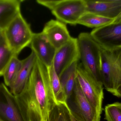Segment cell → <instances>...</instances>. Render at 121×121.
Listing matches in <instances>:
<instances>
[{
    "label": "cell",
    "mask_w": 121,
    "mask_h": 121,
    "mask_svg": "<svg viewBox=\"0 0 121 121\" xmlns=\"http://www.w3.org/2000/svg\"><path fill=\"white\" fill-rule=\"evenodd\" d=\"M26 121H47L56 102L47 67L37 58L27 84L16 96Z\"/></svg>",
    "instance_id": "obj_1"
},
{
    "label": "cell",
    "mask_w": 121,
    "mask_h": 121,
    "mask_svg": "<svg viewBox=\"0 0 121 121\" xmlns=\"http://www.w3.org/2000/svg\"><path fill=\"white\" fill-rule=\"evenodd\" d=\"M100 74L106 90L121 98V47L112 48L101 47Z\"/></svg>",
    "instance_id": "obj_2"
},
{
    "label": "cell",
    "mask_w": 121,
    "mask_h": 121,
    "mask_svg": "<svg viewBox=\"0 0 121 121\" xmlns=\"http://www.w3.org/2000/svg\"><path fill=\"white\" fill-rule=\"evenodd\" d=\"M77 39L79 60L83 68L97 81L102 84L100 74L101 47L89 33H81Z\"/></svg>",
    "instance_id": "obj_3"
},
{
    "label": "cell",
    "mask_w": 121,
    "mask_h": 121,
    "mask_svg": "<svg viewBox=\"0 0 121 121\" xmlns=\"http://www.w3.org/2000/svg\"><path fill=\"white\" fill-rule=\"evenodd\" d=\"M3 32L8 46L16 56L24 48L29 46L34 34L21 13L13 19Z\"/></svg>",
    "instance_id": "obj_4"
},
{
    "label": "cell",
    "mask_w": 121,
    "mask_h": 121,
    "mask_svg": "<svg viewBox=\"0 0 121 121\" xmlns=\"http://www.w3.org/2000/svg\"><path fill=\"white\" fill-rule=\"evenodd\" d=\"M76 79L84 95L101 116L104 98L103 85L87 72L81 63H79L77 68Z\"/></svg>",
    "instance_id": "obj_5"
},
{
    "label": "cell",
    "mask_w": 121,
    "mask_h": 121,
    "mask_svg": "<svg viewBox=\"0 0 121 121\" xmlns=\"http://www.w3.org/2000/svg\"><path fill=\"white\" fill-rule=\"evenodd\" d=\"M56 20L65 24L75 25L86 12L85 0H56L50 10Z\"/></svg>",
    "instance_id": "obj_6"
},
{
    "label": "cell",
    "mask_w": 121,
    "mask_h": 121,
    "mask_svg": "<svg viewBox=\"0 0 121 121\" xmlns=\"http://www.w3.org/2000/svg\"><path fill=\"white\" fill-rule=\"evenodd\" d=\"M0 120L26 121L17 97L3 83L0 84Z\"/></svg>",
    "instance_id": "obj_7"
},
{
    "label": "cell",
    "mask_w": 121,
    "mask_h": 121,
    "mask_svg": "<svg viewBox=\"0 0 121 121\" xmlns=\"http://www.w3.org/2000/svg\"><path fill=\"white\" fill-rule=\"evenodd\" d=\"M79 60V53L77 38L72 37L65 45L57 49L53 65L59 76L73 63Z\"/></svg>",
    "instance_id": "obj_8"
},
{
    "label": "cell",
    "mask_w": 121,
    "mask_h": 121,
    "mask_svg": "<svg viewBox=\"0 0 121 121\" xmlns=\"http://www.w3.org/2000/svg\"><path fill=\"white\" fill-rule=\"evenodd\" d=\"M72 95L73 96L74 109H70L79 121H100L101 117L98 114L84 95L77 79Z\"/></svg>",
    "instance_id": "obj_9"
},
{
    "label": "cell",
    "mask_w": 121,
    "mask_h": 121,
    "mask_svg": "<svg viewBox=\"0 0 121 121\" xmlns=\"http://www.w3.org/2000/svg\"><path fill=\"white\" fill-rule=\"evenodd\" d=\"M90 34L102 47L112 48L121 47V23H113L94 28Z\"/></svg>",
    "instance_id": "obj_10"
},
{
    "label": "cell",
    "mask_w": 121,
    "mask_h": 121,
    "mask_svg": "<svg viewBox=\"0 0 121 121\" xmlns=\"http://www.w3.org/2000/svg\"><path fill=\"white\" fill-rule=\"evenodd\" d=\"M29 47L37 58L47 67L52 64L56 49L42 32L34 33Z\"/></svg>",
    "instance_id": "obj_11"
},
{
    "label": "cell",
    "mask_w": 121,
    "mask_h": 121,
    "mask_svg": "<svg viewBox=\"0 0 121 121\" xmlns=\"http://www.w3.org/2000/svg\"><path fill=\"white\" fill-rule=\"evenodd\" d=\"M42 32L56 49L65 45L72 38L66 24L57 20L52 19L47 22Z\"/></svg>",
    "instance_id": "obj_12"
},
{
    "label": "cell",
    "mask_w": 121,
    "mask_h": 121,
    "mask_svg": "<svg viewBox=\"0 0 121 121\" xmlns=\"http://www.w3.org/2000/svg\"><path fill=\"white\" fill-rule=\"evenodd\" d=\"M86 12L115 19L121 15V0H85Z\"/></svg>",
    "instance_id": "obj_13"
},
{
    "label": "cell",
    "mask_w": 121,
    "mask_h": 121,
    "mask_svg": "<svg viewBox=\"0 0 121 121\" xmlns=\"http://www.w3.org/2000/svg\"><path fill=\"white\" fill-rule=\"evenodd\" d=\"M37 57L33 52L22 60V66L14 81L10 85V91L15 96L20 95L24 90L34 65Z\"/></svg>",
    "instance_id": "obj_14"
},
{
    "label": "cell",
    "mask_w": 121,
    "mask_h": 121,
    "mask_svg": "<svg viewBox=\"0 0 121 121\" xmlns=\"http://www.w3.org/2000/svg\"><path fill=\"white\" fill-rule=\"evenodd\" d=\"M21 1L0 0V30H3L21 12Z\"/></svg>",
    "instance_id": "obj_15"
},
{
    "label": "cell",
    "mask_w": 121,
    "mask_h": 121,
    "mask_svg": "<svg viewBox=\"0 0 121 121\" xmlns=\"http://www.w3.org/2000/svg\"><path fill=\"white\" fill-rule=\"evenodd\" d=\"M79 62L78 60L73 63L59 76L61 87L67 101L70 98L73 91Z\"/></svg>",
    "instance_id": "obj_16"
},
{
    "label": "cell",
    "mask_w": 121,
    "mask_h": 121,
    "mask_svg": "<svg viewBox=\"0 0 121 121\" xmlns=\"http://www.w3.org/2000/svg\"><path fill=\"white\" fill-rule=\"evenodd\" d=\"M51 88L56 104L67 103V101L63 93L59 75L56 72L53 64L47 67Z\"/></svg>",
    "instance_id": "obj_17"
},
{
    "label": "cell",
    "mask_w": 121,
    "mask_h": 121,
    "mask_svg": "<svg viewBox=\"0 0 121 121\" xmlns=\"http://www.w3.org/2000/svg\"><path fill=\"white\" fill-rule=\"evenodd\" d=\"M114 20L97 14L86 12L80 18L78 24L88 27L97 28L111 24Z\"/></svg>",
    "instance_id": "obj_18"
},
{
    "label": "cell",
    "mask_w": 121,
    "mask_h": 121,
    "mask_svg": "<svg viewBox=\"0 0 121 121\" xmlns=\"http://www.w3.org/2000/svg\"><path fill=\"white\" fill-rule=\"evenodd\" d=\"M22 60H20L17 56L14 55L6 66L3 76L5 84L10 86L18 74L22 66Z\"/></svg>",
    "instance_id": "obj_19"
},
{
    "label": "cell",
    "mask_w": 121,
    "mask_h": 121,
    "mask_svg": "<svg viewBox=\"0 0 121 121\" xmlns=\"http://www.w3.org/2000/svg\"><path fill=\"white\" fill-rule=\"evenodd\" d=\"M69 110L67 103L56 104L50 111L47 121H70Z\"/></svg>",
    "instance_id": "obj_20"
},
{
    "label": "cell",
    "mask_w": 121,
    "mask_h": 121,
    "mask_svg": "<svg viewBox=\"0 0 121 121\" xmlns=\"http://www.w3.org/2000/svg\"><path fill=\"white\" fill-rule=\"evenodd\" d=\"M14 55L6 43L2 33L0 36V76L3 75L6 66Z\"/></svg>",
    "instance_id": "obj_21"
},
{
    "label": "cell",
    "mask_w": 121,
    "mask_h": 121,
    "mask_svg": "<svg viewBox=\"0 0 121 121\" xmlns=\"http://www.w3.org/2000/svg\"><path fill=\"white\" fill-rule=\"evenodd\" d=\"M105 120L107 121H121V102H115L106 106Z\"/></svg>",
    "instance_id": "obj_22"
},
{
    "label": "cell",
    "mask_w": 121,
    "mask_h": 121,
    "mask_svg": "<svg viewBox=\"0 0 121 121\" xmlns=\"http://www.w3.org/2000/svg\"><path fill=\"white\" fill-rule=\"evenodd\" d=\"M69 114L70 121H79L74 116L70 108L69 110Z\"/></svg>",
    "instance_id": "obj_23"
},
{
    "label": "cell",
    "mask_w": 121,
    "mask_h": 121,
    "mask_svg": "<svg viewBox=\"0 0 121 121\" xmlns=\"http://www.w3.org/2000/svg\"><path fill=\"white\" fill-rule=\"evenodd\" d=\"M113 23H121V15L118 17L117 18L114 20Z\"/></svg>",
    "instance_id": "obj_24"
},
{
    "label": "cell",
    "mask_w": 121,
    "mask_h": 121,
    "mask_svg": "<svg viewBox=\"0 0 121 121\" xmlns=\"http://www.w3.org/2000/svg\"><path fill=\"white\" fill-rule=\"evenodd\" d=\"M2 33H3V31L0 30V36L1 34H2Z\"/></svg>",
    "instance_id": "obj_25"
},
{
    "label": "cell",
    "mask_w": 121,
    "mask_h": 121,
    "mask_svg": "<svg viewBox=\"0 0 121 121\" xmlns=\"http://www.w3.org/2000/svg\"><path fill=\"white\" fill-rule=\"evenodd\" d=\"M0 121H1V120H0Z\"/></svg>",
    "instance_id": "obj_26"
}]
</instances>
